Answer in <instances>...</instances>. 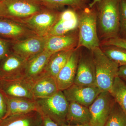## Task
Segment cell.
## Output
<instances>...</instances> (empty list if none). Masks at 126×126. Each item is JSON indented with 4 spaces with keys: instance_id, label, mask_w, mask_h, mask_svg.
Masks as SVG:
<instances>
[{
    "instance_id": "d6986e66",
    "label": "cell",
    "mask_w": 126,
    "mask_h": 126,
    "mask_svg": "<svg viewBox=\"0 0 126 126\" xmlns=\"http://www.w3.org/2000/svg\"><path fill=\"white\" fill-rule=\"evenodd\" d=\"M59 90L55 79L44 75L33 83L32 93L34 99L52 96Z\"/></svg>"
},
{
    "instance_id": "4316f807",
    "label": "cell",
    "mask_w": 126,
    "mask_h": 126,
    "mask_svg": "<svg viewBox=\"0 0 126 126\" xmlns=\"http://www.w3.org/2000/svg\"><path fill=\"white\" fill-rule=\"evenodd\" d=\"M119 36L126 39V0L119 4Z\"/></svg>"
},
{
    "instance_id": "1f68e13d",
    "label": "cell",
    "mask_w": 126,
    "mask_h": 126,
    "mask_svg": "<svg viewBox=\"0 0 126 126\" xmlns=\"http://www.w3.org/2000/svg\"><path fill=\"white\" fill-rule=\"evenodd\" d=\"M118 77L126 83V65L119 67Z\"/></svg>"
},
{
    "instance_id": "d6a6232c",
    "label": "cell",
    "mask_w": 126,
    "mask_h": 126,
    "mask_svg": "<svg viewBox=\"0 0 126 126\" xmlns=\"http://www.w3.org/2000/svg\"><path fill=\"white\" fill-rule=\"evenodd\" d=\"M9 18L6 7L3 1H0V18Z\"/></svg>"
},
{
    "instance_id": "7402d4cb",
    "label": "cell",
    "mask_w": 126,
    "mask_h": 126,
    "mask_svg": "<svg viewBox=\"0 0 126 126\" xmlns=\"http://www.w3.org/2000/svg\"><path fill=\"white\" fill-rule=\"evenodd\" d=\"M75 49L60 51L52 54L45 68L44 75L50 76L55 79Z\"/></svg>"
},
{
    "instance_id": "2e32d148",
    "label": "cell",
    "mask_w": 126,
    "mask_h": 126,
    "mask_svg": "<svg viewBox=\"0 0 126 126\" xmlns=\"http://www.w3.org/2000/svg\"><path fill=\"white\" fill-rule=\"evenodd\" d=\"M1 90L6 96L34 100L32 93V84L24 79L11 81L1 80Z\"/></svg>"
},
{
    "instance_id": "4dcf8cb0",
    "label": "cell",
    "mask_w": 126,
    "mask_h": 126,
    "mask_svg": "<svg viewBox=\"0 0 126 126\" xmlns=\"http://www.w3.org/2000/svg\"><path fill=\"white\" fill-rule=\"evenodd\" d=\"M41 115L43 117V124L41 126H59L47 116Z\"/></svg>"
},
{
    "instance_id": "8fae6325",
    "label": "cell",
    "mask_w": 126,
    "mask_h": 126,
    "mask_svg": "<svg viewBox=\"0 0 126 126\" xmlns=\"http://www.w3.org/2000/svg\"><path fill=\"white\" fill-rule=\"evenodd\" d=\"M47 37L35 35L14 41L12 48L14 53L28 60L43 52L45 48Z\"/></svg>"
},
{
    "instance_id": "ac0fdd59",
    "label": "cell",
    "mask_w": 126,
    "mask_h": 126,
    "mask_svg": "<svg viewBox=\"0 0 126 126\" xmlns=\"http://www.w3.org/2000/svg\"><path fill=\"white\" fill-rule=\"evenodd\" d=\"M42 124V115L37 111L12 115L0 122V126H41Z\"/></svg>"
},
{
    "instance_id": "3957f363",
    "label": "cell",
    "mask_w": 126,
    "mask_h": 126,
    "mask_svg": "<svg viewBox=\"0 0 126 126\" xmlns=\"http://www.w3.org/2000/svg\"><path fill=\"white\" fill-rule=\"evenodd\" d=\"M91 51L95 64L97 86L102 92H110L118 76L119 66L109 58L100 47Z\"/></svg>"
},
{
    "instance_id": "ba28073f",
    "label": "cell",
    "mask_w": 126,
    "mask_h": 126,
    "mask_svg": "<svg viewBox=\"0 0 126 126\" xmlns=\"http://www.w3.org/2000/svg\"><path fill=\"white\" fill-rule=\"evenodd\" d=\"M75 84L83 86H97L96 69L92 51H80Z\"/></svg>"
},
{
    "instance_id": "cb8c5ba5",
    "label": "cell",
    "mask_w": 126,
    "mask_h": 126,
    "mask_svg": "<svg viewBox=\"0 0 126 126\" xmlns=\"http://www.w3.org/2000/svg\"><path fill=\"white\" fill-rule=\"evenodd\" d=\"M46 7L55 9L68 6L76 10L87 7L89 0H39Z\"/></svg>"
},
{
    "instance_id": "ffe728a7",
    "label": "cell",
    "mask_w": 126,
    "mask_h": 126,
    "mask_svg": "<svg viewBox=\"0 0 126 126\" xmlns=\"http://www.w3.org/2000/svg\"><path fill=\"white\" fill-rule=\"evenodd\" d=\"M91 115L89 107L74 102H69L66 116V124H90Z\"/></svg>"
},
{
    "instance_id": "7c38bea8",
    "label": "cell",
    "mask_w": 126,
    "mask_h": 126,
    "mask_svg": "<svg viewBox=\"0 0 126 126\" xmlns=\"http://www.w3.org/2000/svg\"><path fill=\"white\" fill-rule=\"evenodd\" d=\"M76 10L70 8L60 12L58 20L46 37L63 35L76 31L79 20Z\"/></svg>"
},
{
    "instance_id": "d590c367",
    "label": "cell",
    "mask_w": 126,
    "mask_h": 126,
    "mask_svg": "<svg viewBox=\"0 0 126 126\" xmlns=\"http://www.w3.org/2000/svg\"><path fill=\"white\" fill-rule=\"evenodd\" d=\"M1 90V79H0V90Z\"/></svg>"
},
{
    "instance_id": "e575fe53",
    "label": "cell",
    "mask_w": 126,
    "mask_h": 126,
    "mask_svg": "<svg viewBox=\"0 0 126 126\" xmlns=\"http://www.w3.org/2000/svg\"><path fill=\"white\" fill-rule=\"evenodd\" d=\"M59 126H90V124H81V125H69L64 124Z\"/></svg>"
},
{
    "instance_id": "8992f818",
    "label": "cell",
    "mask_w": 126,
    "mask_h": 126,
    "mask_svg": "<svg viewBox=\"0 0 126 126\" xmlns=\"http://www.w3.org/2000/svg\"><path fill=\"white\" fill-rule=\"evenodd\" d=\"M115 101L110 92H101L89 107L90 126H105Z\"/></svg>"
},
{
    "instance_id": "44dd1931",
    "label": "cell",
    "mask_w": 126,
    "mask_h": 126,
    "mask_svg": "<svg viewBox=\"0 0 126 126\" xmlns=\"http://www.w3.org/2000/svg\"><path fill=\"white\" fill-rule=\"evenodd\" d=\"M6 98L7 111L3 119L12 115L24 114L33 111H38L35 100L7 96Z\"/></svg>"
},
{
    "instance_id": "52a82bcc",
    "label": "cell",
    "mask_w": 126,
    "mask_h": 126,
    "mask_svg": "<svg viewBox=\"0 0 126 126\" xmlns=\"http://www.w3.org/2000/svg\"><path fill=\"white\" fill-rule=\"evenodd\" d=\"M9 19L19 20L38 13L46 7L39 0H4Z\"/></svg>"
},
{
    "instance_id": "484cf974",
    "label": "cell",
    "mask_w": 126,
    "mask_h": 126,
    "mask_svg": "<svg viewBox=\"0 0 126 126\" xmlns=\"http://www.w3.org/2000/svg\"><path fill=\"white\" fill-rule=\"evenodd\" d=\"M105 126H126V115L116 101L113 106Z\"/></svg>"
},
{
    "instance_id": "d4e9b609",
    "label": "cell",
    "mask_w": 126,
    "mask_h": 126,
    "mask_svg": "<svg viewBox=\"0 0 126 126\" xmlns=\"http://www.w3.org/2000/svg\"><path fill=\"white\" fill-rule=\"evenodd\" d=\"M103 52L119 67L126 65V49L114 46H103Z\"/></svg>"
},
{
    "instance_id": "6da1fadb",
    "label": "cell",
    "mask_w": 126,
    "mask_h": 126,
    "mask_svg": "<svg viewBox=\"0 0 126 126\" xmlns=\"http://www.w3.org/2000/svg\"><path fill=\"white\" fill-rule=\"evenodd\" d=\"M120 0H101L97 5V26L103 40L119 36Z\"/></svg>"
},
{
    "instance_id": "4fadbf2b",
    "label": "cell",
    "mask_w": 126,
    "mask_h": 126,
    "mask_svg": "<svg viewBox=\"0 0 126 126\" xmlns=\"http://www.w3.org/2000/svg\"><path fill=\"white\" fill-rule=\"evenodd\" d=\"M80 53L79 48H75L56 77L55 80L59 90L63 91L74 84Z\"/></svg>"
},
{
    "instance_id": "7a4b0ae2",
    "label": "cell",
    "mask_w": 126,
    "mask_h": 126,
    "mask_svg": "<svg viewBox=\"0 0 126 126\" xmlns=\"http://www.w3.org/2000/svg\"><path fill=\"white\" fill-rule=\"evenodd\" d=\"M94 7H86L79 15L78 42L76 48L84 47L89 50L99 47L97 33V11Z\"/></svg>"
},
{
    "instance_id": "9c48e42d",
    "label": "cell",
    "mask_w": 126,
    "mask_h": 126,
    "mask_svg": "<svg viewBox=\"0 0 126 126\" xmlns=\"http://www.w3.org/2000/svg\"><path fill=\"white\" fill-rule=\"evenodd\" d=\"M0 66V79L11 81L23 78L27 60L15 53L7 55Z\"/></svg>"
},
{
    "instance_id": "30bf717a",
    "label": "cell",
    "mask_w": 126,
    "mask_h": 126,
    "mask_svg": "<svg viewBox=\"0 0 126 126\" xmlns=\"http://www.w3.org/2000/svg\"><path fill=\"white\" fill-rule=\"evenodd\" d=\"M63 92L69 102H74L87 107L102 92L97 86H80L75 84Z\"/></svg>"
},
{
    "instance_id": "83f0119b",
    "label": "cell",
    "mask_w": 126,
    "mask_h": 126,
    "mask_svg": "<svg viewBox=\"0 0 126 126\" xmlns=\"http://www.w3.org/2000/svg\"><path fill=\"white\" fill-rule=\"evenodd\" d=\"M102 45L103 46H114L124 48L126 49V39L120 36L115 37L103 41Z\"/></svg>"
},
{
    "instance_id": "f1b7e54d",
    "label": "cell",
    "mask_w": 126,
    "mask_h": 126,
    "mask_svg": "<svg viewBox=\"0 0 126 126\" xmlns=\"http://www.w3.org/2000/svg\"><path fill=\"white\" fill-rule=\"evenodd\" d=\"M7 111V98L4 94L0 90V120L4 117Z\"/></svg>"
},
{
    "instance_id": "9a60e30c",
    "label": "cell",
    "mask_w": 126,
    "mask_h": 126,
    "mask_svg": "<svg viewBox=\"0 0 126 126\" xmlns=\"http://www.w3.org/2000/svg\"><path fill=\"white\" fill-rule=\"evenodd\" d=\"M52 54L44 50L27 60L23 78L32 84L44 76L46 64Z\"/></svg>"
},
{
    "instance_id": "277c9868",
    "label": "cell",
    "mask_w": 126,
    "mask_h": 126,
    "mask_svg": "<svg viewBox=\"0 0 126 126\" xmlns=\"http://www.w3.org/2000/svg\"><path fill=\"white\" fill-rule=\"evenodd\" d=\"M38 111L47 116L59 126L66 124L69 102L63 91L59 90L52 96L35 99Z\"/></svg>"
},
{
    "instance_id": "8d00e7d4",
    "label": "cell",
    "mask_w": 126,
    "mask_h": 126,
    "mask_svg": "<svg viewBox=\"0 0 126 126\" xmlns=\"http://www.w3.org/2000/svg\"><path fill=\"white\" fill-rule=\"evenodd\" d=\"M4 0H0V1H4Z\"/></svg>"
},
{
    "instance_id": "603a6c76",
    "label": "cell",
    "mask_w": 126,
    "mask_h": 126,
    "mask_svg": "<svg viewBox=\"0 0 126 126\" xmlns=\"http://www.w3.org/2000/svg\"><path fill=\"white\" fill-rule=\"evenodd\" d=\"M110 92L115 101L126 115V83L119 77L115 78Z\"/></svg>"
},
{
    "instance_id": "836d02e7",
    "label": "cell",
    "mask_w": 126,
    "mask_h": 126,
    "mask_svg": "<svg viewBox=\"0 0 126 126\" xmlns=\"http://www.w3.org/2000/svg\"><path fill=\"white\" fill-rule=\"evenodd\" d=\"M101 0H92V2L88 4V7L90 8L94 7L97 3Z\"/></svg>"
},
{
    "instance_id": "5bb4252c",
    "label": "cell",
    "mask_w": 126,
    "mask_h": 126,
    "mask_svg": "<svg viewBox=\"0 0 126 126\" xmlns=\"http://www.w3.org/2000/svg\"><path fill=\"white\" fill-rule=\"evenodd\" d=\"M0 35L14 41L36 35L23 23L12 19L0 18Z\"/></svg>"
},
{
    "instance_id": "e0dca14e",
    "label": "cell",
    "mask_w": 126,
    "mask_h": 126,
    "mask_svg": "<svg viewBox=\"0 0 126 126\" xmlns=\"http://www.w3.org/2000/svg\"><path fill=\"white\" fill-rule=\"evenodd\" d=\"M46 37L45 50L53 54L76 48L78 42V32L76 31L63 35Z\"/></svg>"
},
{
    "instance_id": "f546056e",
    "label": "cell",
    "mask_w": 126,
    "mask_h": 126,
    "mask_svg": "<svg viewBox=\"0 0 126 126\" xmlns=\"http://www.w3.org/2000/svg\"><path fill=\"white\" fill-rule=\"evenodd\" d=\"M9 48L8 41L0 38V61L7 56L9 51Z\"/></svg>"
},
{
    "instance_id": "5b68a950",
    "label": "cell",
    "mask_w": 126,
    "mask_h": 126,
    "mask_svg": "<svg viewBox=\"0 0 126 126\" xmlns=\"http://www.w3.org/2000/svg\"><path fill=\"white\" fill-rule=\"evenodd\" d=\"M60 12L46 7L28 18L16 20L26 26L36 35L46 37L58 20Z\"/></svg>"
},
{
    "instance_id": "74e56055",
    "label": "cell",
    "mask_w": 126,
    "mask_h": 126,
    "mask_svg": "<svg viewBox=\"0 0 126 126\" xmlns=\"http://www.w3.org/2000/svg\"><path fill=\"white\" fill-rule=\"evenodd\" d=\"M1 120H0V122Z\"/></svg>"
}]
</instances>
